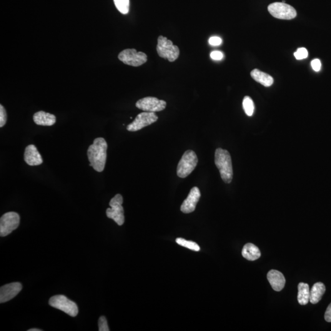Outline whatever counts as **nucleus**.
<instances>
[{
  "label": "nucleus",
  "mask_w": 331,
  "mask_h": 331,
  "mask_svg": "<svg viewBox=\"0 0 331 331\" xmlns=\"http://www.w3.org/2000/svg\"><path fill=\"white\" fill-rule=\"evenodd\" d=\"M107 144L102 137H98L90 145L87 150V156L90 166L97 172L103 171L107 159Z\"/></svg>",
  "instance_id": "f257e3e1"
},
{
  "label": "nucleus",
  "mask_w": 331,
  "mask_h": 331,
  "mask_svg": "<svg viewBox=\"0 0 331 331\" xmlns=\"http://www.w3.org/2000/svg\"><path fill=\"white\" fill-rule=\"evenodd\" d=\"M215 164L219 169L221 177L226 184H230L233 177L232 158L227 150L219 148L215 151Z\"/></svg>",
  "instance_id": "f03ea898"
},
{
  "label": "nucleus",
  "mask_w": 331,
  "mask_h": 331,
  "mask_svg": "<svg viewBox=\"0 0 331 331\" xmlns=\"http://www.w3.org/2000/svg\"><path fill=\"white\" fill-rule=\"evenodd\" d=\"M158 54L163 59H167L170 62L175 61L180 55L179 47L173 44L166 37L160 36L157 46Z\"/></svg>",
  "instance_id": "7ed1b4c3"
},
{
  "label": "nucleus",
  "mask_w": 331,
  "mask_h": 331,
  "mask_svg": "<svg viewBox=\"0 0 331 331\" xmlns=\"http://www.w3.org/2000/svg\"><path fill=\"white\" fill-rule=\"evenodd\" d=\"M198 159L197 154L193 150H189L184 153L177 166V174L180 178L189 175L197 166Z\"/></svg>",
  "instance_id": "20e7f679"
},
{
  "label": "nucleus",
  "mask_w": 331,
  "mask_h": 331,
  "mask_svg": "<svg viewBox=\"0 0 331 331\" xmlns=\"http://www.w3.org/2000/svg\"><path fill=\"white\" fill-rule=\"evenodd\" d=\"M49 303L51 307L62 310L72 317H76L78 314V307L76 303L64 295L54 296L49 299Z\"/></svg>",
  "instance_id": "39448f33"
},
{
  "label": "nucleus",
  "mask_w": 331,
  "mask_h": 331,
  "mask_svg": "<svg viewBox=\"0 0 331 331\" xmlns=\"http://www.w3.org/2000/svg\"><path fill=\"white\" fill-rule=\"evenodd\" d=\"M123 197L117 194L110 200V208L106 210L107 217L114 220L118 225L122 226L125 222L124 209L122 207Z\"/></svg>",
  "instance_id": "423d86ee"
},
{
  "label": "nucleus",
  "mask_w": 331,
  "mask_h": 331,
  "mask_svg": "<svg viewBox=\"0 0 331 331\" xmlns=\"http://www.w3.org/2000/svg\"><path fill=\"white\" fill-rule=\"evenodd\" d=\"M268 11L275 18L291 20L295 18L297 12L294 7L285 2H275L268 6Z\"/></svg>",
  "instance_id": "0eeeda50"
},
{
  "label": "nucleus",
  "mask_w": 331,
  "mask_h": 331,
  "mask_svg": "<svg viewBox=\"0 0 331 331\" xmlns=\"http://www.w3.org/2000/svg\"><path fill=\"white\" fill-rule=\"evenodd\" d=\"M118 57L124 64L134 67L139 66L147 61L146 54L142 52H137L134 49L124 50Z\"/></svg>",
  "instance_id": "6e6552de"
},
{
  "label": "nucleus",
  "mask_w": 331,
  "mask_h": 331,
  "mask_svg": "<svg viewBox=\"0 0 331 331\" xmlns=\"http://www.w3.org/2000/svg\"><path fill=\"white\" fill-rule=\"evenodd\" d=\"M20 216L14 212L6 213L0 219V235L5 237L19 227Z\"/></svg>",
  "instance_id": "1a4fd4ad"
},
{
  "label": "nucleus",
  "mask_w": 331,
  "mask_h": 331,
  "mask_svg": "<svg viewBox=\"0 0 331 331\" xmlns=\"http://www.w3.org/2000/svg\"><path fill=\"white\" fill-rule=\"evenodd\" d=\"M157 115L155 112H144L138 114L133 122L128 125L127 130L129 132H137L145 127L157 121Z\"/></svg>",
  "instance_id": "9d476101"
},
{
  "label": "nucleus",
  "mask_w": 331,
  "mask_h": 331,
  "mask_svg": "<svg viewBox=\"0 0 331 331\" xmlns=\"http://www.w3.org/2000/svg\"><path fill=\"white\" fill-rule=\"evenodd\" d=\"M136 106L145 112H156L162 111L166 107V102L155 97H145L138 100Z\"/></svg>",
  "instance_id": "9b49d317"
},
{
  "label": "nucleus",
  "mask_w": 331,
  "mask_h": 331,
  "mask_svg": "<svg viewBox=\"0 0 331 331\" xmlns=\"http://www.w3.org/2000/svg\"><path fill=\"white\" fill-rule=\"evenodd\" d=\"M22 289L21 283L14 282L5 285L0 288V302L4 303L13 299Z\"/></svg>",
  "instance_id": "f8f14e48"
},
{
  "label": "nucleus",
  "mask_w": 331,
  "mask_h": 331,
  "mask_svg": "<svg viewBox=\"0 0 331 331\" xmlns=\"http://www.w3.org/2000/svg\"><path fill=\"white\" fill-rule=\"evenodd\" d=\"M200 192L199 188L193 187L189 193L188 197L182 203L180 210L184 214H190L195 211L196 206L200 199Z\"/></svg>",
  "instance_id": "ddd939ff"
},
{
  "label": "nucleus",
  "mask_w": 331,
  "mask_h": 331,
  "mask_svg": "<svg viewBox=\"0 0 331 331\" xmlns=\"http://www.w3.org/2000/svg\"><path fill=\"white\" fill-rule=\"evenodd\" d=\"M24 160L29 166H38L43 163L41 154L34 145H29L24 153Z\"/></svg>",
  "instance_id": "4468645a"
},
{
  "label": "nucleus",
  "mask_w": 331,
  "mask_h": 331,
  "mask_svg": "<svg viewBox=\"0 0 331 331\" xmlns=\"http://www.w3.org/2000/svg\"><path fill=\"white\" fill-rule=\"evenodd\" d=\"M267 280L273 290L280 292L285 287L286 280L282 273L277 270H271L267 273Z\"/></svg>",
  "instance_id": "2eb2a0df"
},
{
  "label": "nucleus",
  "mask_w": 331,
  "mask_h": 331,
  "mask_svg": "<svg viewBox=\"0 0 331 331\" xmlns=\"http://www.w3.org/2000/svg\"><path fill=\"white\" fill-rule=\"evenodd\" d=\"M33 121L37 125L52 126L56 122V117L53 114L44 111H39L33 115Z\"/></svg>",
  "instance_id": "dca6fc26"
},
{
  "label": "nucleus",
  "mask_w": 331,
  "mask_h": 331,
  "mask_svg": "<svg viewBox=\"0 0 331 331\" xmlns=\"http://www.w3.org/2000/svg\"><path fill=\"white\" fill-rule=\"evenodd\" d=\"M251 76L252 78L265 87H270L274 83V79L270 75L260 71L259 69H255L251 72Z\"/></svg>",
  "instance_id": "f3484780"
},
{
  "label": "nucleus",
  "mask_w": 331,
  "mask_h": 331,
  "mask_svg": "<svg viewBox=\"0 0 331 331\" xmlns=\"http://www.w3.org/2000/svg\"><path fill=\"white\" fill-rule=\"evenodd\" d=\"M242 257L249 261H255L261 257L259 248L255 245L248 243L243 247L242 251Z\"/></svg>",
  "instance_id": "a211bd4d"
},
{
  "label": "nucleus",
  "mask_w": 331,
  "mask_h": 331,
  "mask_svg": "<svg viewBox=\"0 0 331 331\" xmlns=\"http://www.w3.org/2000/svg\"><path fill=\"white\" fill-rule=\"evenodd\" d=\"M326 292L325 285L322 282L316 283L310 291V302L316 304L322 299Z\"/></svg>",
  "instance_id": "6ab92c4d"
},
{
  "label": "nucleus",
  "mask_w": 331,
  "mask_h": 331,
  "mask_svg": "<svg viewBox=\"0 0 331 331\" xmlns=\"http://www.w3.org/2000/svg\"><path fill=\"white\" fill-rule=\"evenodd\" d=\"M298 300L302 305L307 304L310 301L309 286L307 283H300L298 285Z\"/></svg>",
  "instance_id": "aec40b11"
},
{
  "label": "nucleus",
  "mask_w": 331,
  "mask_h": 331,
  "mask_svg": "<svg viewBox=\"0 0 331 331\" xmlns=\"http://www.w3.org/2000/svg\"><path fill=\"white\" fill-rule=\"evenodd\" d=\"M242 105L245 114L248 116H252L253 113H254L255 105L252 99L249 97H245L243 99Z\"/></svg>",
  "instance_id": "412c9836"
},
{
  "label": "nucleus",
  "mask_w": 331,
  "mask_h": 331,
  "mask_svg": "<svg viewBox=\"0 0 331 331\" xmlns=\"http://www.w3.org/2000/svg\"><path fill=\"white\" fill-rule=\"evenodd\" d=\"M175 241H176L177 244L181 245L182 247L189 248V249L196 251V252H199L200 250L199 245L195 242L190 241V240H187L182 239V238H177Z\"/></svg>",
  "instance_id": "4be33fe9"
},
{
  "label": "nucleus",
  "mask_w": 331,
  "mask_h": 331,
  "mask_svg": "<svg viewBox=\"0 0 331 331\" xmlns=\"http://www.w3.org/2000/svg\"><path fill=\"white\" fill-rule=\"evenodd\" d=\"M117 9L123 14H127L130 10V0H114Z\"/></svg>",
  "instance_id": "5701e85b"
},
{
  "label": "nucleus",
  "mask_w": 331,
  "mask_h": 331,
  "mask_svg": "<svg viewBox=\"0 0 331 331\" xmlns=\"http://www.w3.org/2000/svg\"><path fill=\"white\" fill-rule=\"evenodd\" d=\"M308 51L305 48H299L295 52L294 55L297 60H302L308 57Z\"/></svg>",
  "instance_id": "b1692460"
},
{
  "label": "nucleus",
  "mask_w": 331,
  "mask_h": 331,
  "mask_svg": "<svg viewBox=\"0 0 331 331\" xmlns=\"http://www.w3.org/2000/svg\"><path fill=\"white\" fill-rule=\"evenodd\" d=\"M99 331H110L108 325H107L106 318L104 317V316H102V317L99 318Z\"/></svg>",
  "instance_id": "393cba45"
},
{
  "label": "nucleus",
  "mask_w": 331,
  "mask_h": 331,
  "mask_svg": "<svg viewBox=\"0 0 331 331\" xmlns=\"http://www.w3.org/2000/svg\"><path fill=\"white\" fill-rule=\"evenodd\" d=\"M7 122V114L4 107L0 105V127H4Z\"/></svg>",
  "instance_id": "a878e982"
},
{
  "label": "nucleus",
  "mask_w": 331,
  "mask_h": 331,
  "mask_svg": "<svg viewBox=\"0 0 331 331\" xmlns=\"http://www.w3.org/2000/svg\"><path fill=\"white\" fill-rule=\"evenodd\" d=\"M222 40L220 37L212 36L209 39V43L212 46H220L222 44Z\"/></svg>",
  "instance_id": "bb28decb"
},
{
  "label": "nucleus",
  "mask_w": 331,
  "mask_h": 331,
  "mask_svg": "<svg viewBox=\"0 0 331 331\" xmlns=\"http://www.w3.org/2000/svg\"><path fill=\"white\" fill-rule=\"evenodd\" d=\"M311 66H312L313 69L315 71L318 72L321 69L322 64H321L319 59H314L311 62Z\"/></svg>",
  "instance_id": "cd10ccee"
},
{
  "label": "nucleus",
  "mask_w": 331,
  "mask_h": 331,
  "mask_svg": "<svg viewBox=\"0 0 331 331\" xmlns=\"http://www.w3.org/2000/svg\"><path fill=\"white\" fill-rule=\"evenodd\" d=\"M210 57L211 59L214 60H221L223 58V54L222 52L220 51H213L210 54Z\"/></svg>",
  "instance_id": "c85d7f7f"
},
{
  "label": "nucleus",
  "mask_w": 331,
  "mask_h": 331,
  "mask_svg": "<svg viewBox=\"0 0 331 331\" xmlns=\"http://www.w3.org/2000/svg\"><path fill=\"white\" fill-rule=\"evenodd\" d=\"M325 318L327 322H331V303L328 306L327 311H326Z\"/></svg>",
  "instance_id": "c756f323"
},
{
  "label": "nucleus",
  "mask_w": 331,
  "mask_h": 331,
  "mask_svg": "<svg viewBox=\"0 0 331 331\" xmlns=\"http://www.w3.org/2000/svg\"><path fill=\"white\" fill-rule=\"evenodd\" d=\"M41 330L36 329V328H33V329H30L28 330V331H42Z\"/></svg>",
  "instance_id": "7c9ffc66"
},
{
  "label": "nucleus",
  "mask_w": 331,
  "mask_h": 331,
  "mask_svg": "<svg viewBox=\"0 0 331 331\" xmlns=\"http://www.w3.org/2000/svg\"><path fill=\"white\" fill-rule=\"evenodd\" d=\"M282 2H285V0H283Z\"/></svg>",
  "instance_id": "2f4dec72"
}]
</instances>
